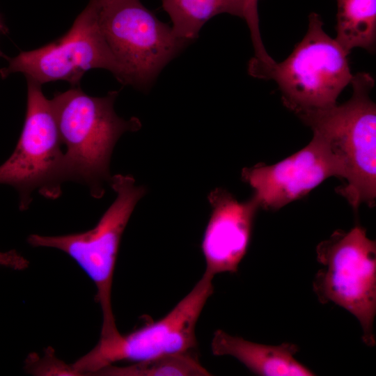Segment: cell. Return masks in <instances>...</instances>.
Listing matches in <instances>:
<instances>
[{
    "mask_svg": "<svg viewBox=\"0 0 376 376\" xmlns=\"http://www.w3.org/2000/svg\"><path fill=\"white\" fill-rule=\"evenodd\" d=\"M118 92L93 97L79 86L57 93L51 100L64 152L67 181L85 185L100 198L110 183L109 162L114 146L126 132L141 127L136 118L119 117L114 110Z\"/></svg>",
    "mask_w": 376,
    "mask_h": 376,
    "instance_id": "cell-1",
    "label": "cell"
},
{
    "mask_svg": "<svg viewBox=\"0 0 376 376\" xmlns=\"http://www.w3.org/2000/svg\"><path fill=\"white\" fill-rule=\"evenodd\" d=\"M374 83L370 74L359 72L346 102L297 114L342 165L345 183L336 191L354 210L362 203L373 206L376 197V106L370 97Z\"/></svg>",
    "mask_w": 376,
    "mask_h": 376,
    "instance_id": "cell-2",
    "label": "cell"
},
{
    "mask_svg": "<svg viewBox=\"0 0 376 376\" xmlns=\"http://www.w3.org/2000/svg\"><path fill=\"white\" fill-rule=\"evenodd\" d=\"M109 184L116 197L94 228L58 236L31 234L27 239L32 246L65 253L93 281L102 313L100 338H103L120 334L111 307L113 273L122 235L136 203L145 194V188L136 185L130 175H114Z\"/></svg>",
    "mask_w": 376,
    "mask_h": 376,
    "instance_id": "cell-3",
    "label": "cell"
},
{
    "mask_svg": "<svg viewBox=\"0 0 376 376\" xmlns=\"http://www.w3.org/2000/svg\"><path fill=\"white\" fill-rule=\"evenodd\" d=\"M322 267L313 281V290L322 304L333 303L359 321L362 341L376 344V243L366 230L356 226L349 231L337 230L316 247Z\"/></svg>",
    "mask_w": 376,
    "mask_h": 376,
    "instance_id": "cell-4",
    "label": "cell"
},
{
    "mask_svg": "<svg viewBox=\"0 0 376 376\" xmlns=\"http://www.w3.org/2000/svg\"><path fill=\"white\" fill-rule=\"evenodd\" d=\"M348 53L323 29L320 15L311 13L303 39L283 61L261 70L257 78L274 80L283 104L297 114L325 109L349 84Z\"/></svg>",
    "mask_w": 376,
    "mask_h": 376,
    "instance_id": "cell-5",
    "label": "cell"
},
{
    "mask_svg": "<svg viewBox=\"0 0 376 376\" xmlns=\"http://www.w3.org/2000/svg\"><path fill=\"white\" fill-rule=\"evenodd\" d=\"M26 79L23 128L14 151L0 165V184L17 190L22 210L31 204L33 191L55 199L61 194L62 183L67 181L64 152L51 100L44 95L41 84Z\"/></svg>",
    "mask_w": 376,
    "mask_h": 376,
    "instance_id": "cell-6",
    "label": "cell"
},
{
    "mask_svg": "<svg viewBox=\"0 0 376 376\" xmlns=\"http://www.w3.org/2000/svg\"><path fill=\"white\" fill-rule=\"evenodd\" d=\"M99 10L100 27L120 68L124 85L148 89L189 42L179 38L140 0H118L99 6Z\"/></svg>",
    "mask_w": 376,
    "mask_h": 376,
    "instance_id": "cell-7",
    "label": "cell"
},
{
    "mask_svg": "<svg viewBox=\"0 0 376 376\" xmlns=\"http://www.w3.org/2000/svg\"><path fill=\"white\" fill-rule=\"evenodd\" d=\"M213 278L205 274L191 291L164 317L127 334L100 338L97 344L72 366L79 374L96 373L119 361L139 362L196 350V327L214 292Z\"/></svg>",
    "mask_w": 376,
    "mask_h": 376,
    "instance_id": "cell-8",
    "label": "cell"
},
{
    "mask_svg": "<svg viewBox=\"0 0 376 376\" xmlns=\"http://www.w3.org/2000/svg\"><path fill=\"white\" fill-rule=\"evenodd\" d=\"M99 13L98 0H90L65 34L40 48L8 58V64L1 69L0 75L6 78L21 72L41 85L65 81L77 87L88 70L102 68L120 82L121 70L101 29Z\"/></svg>",
    "mask_w": 376,
    "mask_h": 376,
    "instance_id": "cell-9",
    "label": "cell"
},
{
    "mask_svg": "<svg viewBox=\"0 0 376 376\" xmlns=\"http://www.w3.org/2000/svg\"><path fill=\"white\" fill-rule=\"evenodd\" d=\"M332 176L343 178L342 165L316 133L306 146L282 161L242 171V178L253 189L260 207L269 210L303 197Z\"/></svg>",
    "mask_w": 376,
    "mask_h": 376,
    "instance_id": "cell-10",
    "label": "cell"
},
{
    "mask_svg": "<svg viewBox=\"0 0 376 376\" xmlns=\"http://www.w3.org/2000/svg\"><path fill=\"white\" fill-rule=\"evenodd\" d=\"M208 200L212 211L201 245L204 274L214 278L221 273H237L249 245L259 203L254 196L239 202L221 189L212 191Z\"/></svg>",
    "mask_w": 376,
    "mask_h": 376,
    "instance_id": "cell-11",
    "label": "cell"
},
{
    "mask_svg": "<svg viewBox=\"0 0 376 376\" xmlns=\"http://www.w3.org/2000/svg\"><path fill=\"white\" fill-rule=\"evenodd\" d=\"M210 347L214 355L233 357L258 375H315L312 370L295 359L299 347L293 343L260 344L218 329L214 333Z\"/></svg>",
    "mask_w": 376,
    "mask_h": 376,
    "instance_id": "cell-12",
    "label": "cell"
},
{
    "mask_svg": "<svg viewBox=\"0 0 376 376\" xmlns=\"http://www.w3.org/2000/svg\"><path fill=\"white\" fill-rule=\"evenodd\" d=\"M162 3L175 33L189 42L198 38L203 26L217 15L228 13L242 18L244 15V0H162Z\"/></svg>",
    "mask_w": 376,
    "mask_h": 376,
    "instance_id": "cell-13",
    "label": "cell"
},
{
    "mask_svg": "<svg viewBox=\"0 0 376 376\" xmlns=\"http://www.w3.org/2000/svg\"><path fill=\"white\" fill-rule=\"evenodd\" d=\"M336 40L350 54L360 47L373 53L376 43V0H336Z\"/></svg>",
    "mask_w": 376,
    "mask_h": 376,
    "instance_id": "cell-14",
    "label": "cell"
},
{
    "mask_svg": "<svg viewBox=\"0 0 376 376\" xmlns=\"http://www.w3.org/2000/svg\"><path fill=\"white\" fill-rule=\"evenodd\" d=\"M196 350L164 355L118 367L111 365L97 372L114 376H207L211 373L201 363Z\"/></svg>",
    "mask_w": 376,
    "mask_h": 376,
    "instance_id": "cell-15",
    "label": "cell"
},
{
    "mask_svg": "<svg viewBox=\"0 0 376 376\" xmlns=\"http://www.w3.org/2000/svg\"><path fill=\"white\" fill-rule=\"evenodd\" d=\"M258 1L244 0L245 9L243 18L249 26L255 51V57L251 60V62L260 65H269L274 63V60L269 56L265 50L261 38L258 11Z\"/></svg>",
    "mask_w": 376,
    "mask_h": 376,
    "instance_id": "cell-16",
    "label": "cell"
},
{
    "mask_svg": "<svg viewBox=\"0 0 376 376\" xmlns=\"http://www.w3.org/2000/svg\"><path fill=\"white\" fill-rule=\"evenodd\" d=\"M26 369L37 375H79L72 365L58 360L53 352H47L43 358L29 357Z\"/></svg>",
    "mask_w": 376,
    "mask_h": 376,
    "instance_id": "cell-17",
    "label": "cell"
},
{
    "mask_svg": "<svg viewBox=\"0 0 376 376\" xmlns=\"http://www.w3.org/2000/svg\"><path fill=\"white\" fill-rule=\"evenodd\" d=\"M29 262L15 250L0 251V266L15 270H22L29 266Z\"/></svg>",
    "mask_w": 376,
    "mask_h": 376,
    "instance_id": "cell-18",
    "label": "cell"
},
{
    "mask_svg": "<svg viewBox=\"0 0 376 376\" xmlns=\"http://www.w3.org/2000/svg\"><path fill=\"white\" fill-rule=\"evenodd\" d=\"M116 1L118 0H98V3L100 6H104L111 4Z\"/></svg>",
    "mask_w": 376,
    "mask_h": 376,
    "instance_id": "cell-19",
    "label": "cell"
},
{
    "mask_svg": "<svg viewBox=\"0 0 376 376\" xmlns=\"http://www.w3.org/2000/svg\"><path fill=\"white\" fill-rule=\"evenodd\" d=\"M7 31V28L6 27L1 16H0V33H5Z\"/></svg>",
    "mask_w": 376,
    "mask_h": 376,
    "instance_id": "cell-20",
    "label": "cell"
},
{
    "mask_svg": "<svg viewBox=\"0 0 376 376\" xmlns=\"http://www.w3.org/2000/svg\"><path fill=\"white\" fill-rule=\"evenodd\" d=\"M4 56V55H3V52L0 50V57H2V56Z\"/></svg>",
    "mask_w": 376,
    "mask_h": 376,
    "instance_id": "cell-21",
    "label": "cell"
}]
</instances>
